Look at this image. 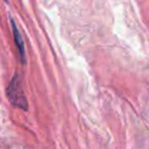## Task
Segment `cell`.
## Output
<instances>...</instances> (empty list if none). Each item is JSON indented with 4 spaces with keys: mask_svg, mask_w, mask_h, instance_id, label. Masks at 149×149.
<instances>
[{
    "mask_svg": "<svg viewBox=\"0 0 149 149\" xmlns=\"http://www.w3.org/2000/svg\"><path fill=\"white\" fill-rule=\"evenodd\" d=\"M10 26H12V30H13V35H14V41H15V44L17 47V50H19V54H20V58H21V62L24 64L26 63V50H24V43H23V40H22V36L14 22L13 19H10Z\"/></svg>",
    "mask_w": 149,
    "mask_h": 149,
    "instance_id": "7a4b0ae2",
    "label": "cell"
},
{
    "mask_svg": "<svg viewBox=\"0 0 149 149\" xmlns=\"http://www.w3.org/2000/svg\"><path fill=\"white\" fill-rule=\"evenodd\" d=\"M7 98H8L9 102L12 105H14L15 107H19L23 111L28 109V102H27L26 95L21 88L20 79H19L17 74H15L13 77V79L10 80V83L7 87Z\"/></svg>",
    "mask_w": 149,
    "mask_h": 149,
    "instance_id": "6da1fadb",
    "label": "cell"
}]
</instances>
